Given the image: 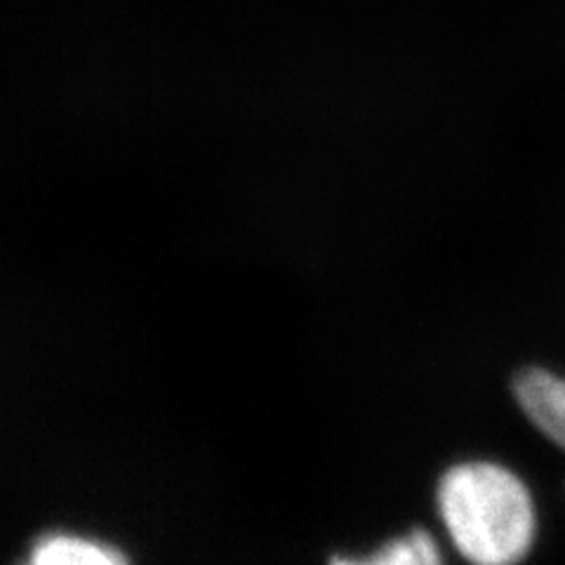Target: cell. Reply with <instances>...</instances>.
Segmentation results:
<instances>
[{
	"instance_id": "cell-3",
	"label": "cell",
	"mask_w": 565,
	"mask_h": 565,
	"mask_svg": "<svg viewBox=\"0 0 565 565\" xmlns=\"http://www.w3.org/2000/svg\"><path fill=\"white\" fill-rule=\"evenodd\" d=\"M22 565H132L118 546L81 533H47L35 540Z\"/></svg>"
},
{
	"instance_id": "cell-1",
	"label": "cell",
	"mask_w": 565,
	"mask_h": 565,
	"mask_svg": "<svg viewBox=\"0 0 565 565\" xmlns=\"http://www.w3.org/2000/svg\"><path fill=\"white\" fill-rule=\"evenodd\" d=\"M436 511L469 565H519L537 540L533 492L514 469L490 459L446 469L436 486Z\"/></svg>"
},
{
	"instance_id": "cell-4",
	"label": "cell",
	"mask_w": 565,
	"mask_h": 565,
	"mask_svg": "<svg viewBox=\"0 0 565 565\" xmlns=\"http://www.w3.org/2000/svg\"><path fill=\"white\" fill-rule=\"evenodd\" d=\"M330 565H446V558L429 530L413 527L384 542L373 554L334 556Z\"/></svg>"
},
{
	"instance_id": "cell-2",
	"label": "cell",
	"mask_w": 565,
	"mask_h": 565,
	"mask_svg": "<svg viewBox=\"0 0 565 565\" xmlns=\"http://www.w3.org/2000/svg\"><path fill=\"white\" fill-rule=\"evenodd\" d=\"M514 396L533 427L565 450V377L544 367H527L514 380Z\"/></svg>"
}]
</instances>
